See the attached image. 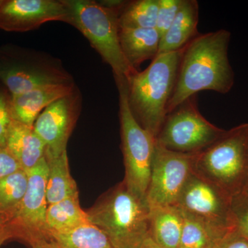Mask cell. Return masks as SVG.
<instances>
[{"label":"cell","mask_w":248,"mask_h":248,"mask_svg":"<svg viewBox=\"0 0 248 248\" xmlns=\"http://www.w3.org/2000/svg\"><path fill=\"white\" fill-rule=\"evenodd\" d=\"M192 171L231 197L248 183V123L226 130L203 151L193 155Z\"/></svg>","instance_id":"4"},{"label":"cell","mask_w":248,"mask_h":248,"mask_svg":"<svg viewBox=\"0 0 248 248\" xmlns=\"http://www.w3.org/2000/svg\"><path fill=\"white\" fill-rule=\"evenodd\" d=\"M22 170L6 147H0V179Z\"/></svg>","instance_id":"28"},{"label":"cell","mask_w":248,"mask_h":248,"mask_svg":"<svg viewBox=\"0 0 248 248\" xmlns=\"http://www.w3.org/2000/svg\"><path fill=\"white\" fill-rule=\"evenodd\" d=\"M184 48L159 54L144 71L126 80L129 107L140 125L156 139L167 116V106Z\"/></svg>","instance_id":"2"},{"label":"cell","mask_w":248,"mask_h":248,"mask_svg":"<svg viewBox=\"0 0 248 248\" xmlns=\"http://www.w3.org/2000/svg\"><path fill=\"white\" fill-rule=\"evenodd\" d=\"M76 85L45 86L17 95H11L12 120L33 126L42 111L59 99L71 94Z\"/></svg>","instance_id":"14"},{"label":"cell","mask_w":248,"mask_h":248,"mask_svg":"<svg viewBox=\"0 0 248 248\" xmlns=\"http://www.w3.org/2000/svg\"><path fill=\"white\" fill-rule=\"evenodd\" d=\"M6 148L26 172L45 157V143L36 134L33 126L14 120L8 130Z\"/></svg>","instance_id":"15"},{"label":"cell","mask_w":248,"mask_h":248,"mask_svg":"<svg viewBox=\"0 0 248 248\" xmlns=\"http://www.w3.org/2000/svg\"><path fill=\"white\" fill-rule=\"evenodd\" d=\"M201 114L192 96L166 116L155 142L169 151L196 154L226 133Z\"/></svg>","instance_id":"7"},{"label":"cell","mask_w":248,"mask_h":248,"mask_svg":"<svg viewBox=\"0 0 248 248\" xmlns=\"http://www.w3.org/2000/svg\"><path fill=\"white\" fill-rule=\"evenodd\" d=\"M141 248H162L160 247V246H158L155 244L154 241H153L151 239V238L148 236L147 238L146 241H145L144 244H143V246H142Z\"/></svg>","instance_id":"32"},{"label":"cell","mask_w":248,"mask_h":248,"mask_svg":"<svg viewBox=\"0 0 248 248\" xmlns=\"http://www.w3.org/2000/svg\"><path fill=\"white\" fill-rule=\"evenodd\" d=\"M150 207L148 236L162 248H179L184 224L182 211L176 205Z\"/></svg>","instance_id":"17"},{"label":"cell","mask_w":248,"mask_h":248,"mask_svg":"<svg viewBox=\"0 0 248 248\" xmlns=\"http://www.w3.org/2000/svg\"><path fill=\"white\" fill-rule=\"evenodd\" d=\"M231 37V32L221 29L200 34L186 46L167 115L201 91L226 94L231 91L234 73L228 59Z\"/></svg>","instance_id":"1"},{"label":"cell","mask_w":248,"mask_h":248,"mask_svg":"<svg viewBox=\"0 0 248 248\" xmlns=\"http://www.w3.org/2000/svg\"><path fill=\"white\" fill-rule=\"evenodd\" d=\"M175 205L184 215L220 236L236 231L231 196L193 172Z\"/></svg>","instance_id":"8"},{"label":"cell","mask_w":248,"mask_h":248,"mask_svg":"<svg viewBox=\"0 0 248 248\" xmlns=\"http://www.w3.org/2000/svg\"><path fill=\"white\" fill-rule=\"evenodd\" d=\"M149 213L146 198L124 181L87 211L90 223L105 234L113 248H141L149 233Z\"/></svg>","instance_id":"3"},{"label":"cell","mask_w":248,"mask_h":248,"mask_svg":"<svg viewBox=\"0 0 248 248\" xmlns=\"http://www.w3.org/2000/svg\"><path fill=\"white\" fill-rule=\"evenodd\" d=\"M159 0L124 1L119 10L120 29H153L156 27Z\"/></svg>","instance_id":"22"},{"label":"cell","mask_w":248,"mask_h":248,"mask_svg":"<svg viewBox=\"0 0 248 248\" xmlns=\"http://www.w3.org/2000/svg\"><path fill=\"white\" fill-rule=\"evenodd\" d=\"M183 216L184 224L179 248H213L228 236H220L193 218L184 214Z\"/></svg>","instance_id":"24"},{"label":"cell","mask_w":248,"mask_h":248,"mask_svg":"<svg viewBox=\"0 0 248 248\" xmlns=\"http://www.w3.org/2000/svg\"><path fill=\"white\" fill-rule=\"evenodd\" d=\"M32 248H59L58 245L52 239H41L31 244Z\"/></svg>","instance_id":"30"},{"label":"cell","mask_w":248,"mask_h":248,"mask_svg":"<svg viewBox=\"0 0 248 248\" xmlns=\"http://www.w3.org/2000/svg\"><path fill=\"white\" fill-rule=\"evenodd\" d=\"M27 185V173L23 170L0 179V226L14 218Z\"/></svg>","instance_id":"21"},{"label":"cell","mask_w":248,"mask_h":248,"mask_svg":"<svg viewBox=\"0 0 248 248\" xmlns=\"http://www.w3.org/2000/svg\"><path fill=\"white\" fill-rule=\"evenodd\" d=\"M46 159L48 168L46 186L48 205L79 196L76 182L70 172L67 152Z\"/></svg>","instance_id":"20"},{"label":"cell","mask_w":248,"mask_h":248,"mask_svg":"<svg viewBox=\"0 0 248 248\" xmlns=\"http://www.w3.org/2000/svg\"><path fill=\"white\" fill-rule=\"evenodd\" d=\"M82 108V97L78 86L42 111L33 125L45 145V157H55L66 151L67 143Z\"/></svg>","instance_id":"11"},{"label":"cell","mask_w":248,"mask_h":248,"mask_svg":"<svg viewBox=\"0 0 248 248\" xmlns=\"http://www.w3.org/2000/svg\"><path fill=\"white\" fill-rule=\"evenodd\" d=\"M119 35L124 57L134 69L157 56L161 37L155 28L120 29Z\"/></svg>","instance_id":"18"},{"label":"cell","mask_w":248,"mask_h":248,"mask_svg":"<svg viewBox=\"0 0 248 248\" xmlns=\"http://www.w3.org/2000/svg\"><path fill=\"white\" fill-rule=\"evenodd\" d=\"M115 81L120 93L121 139L125 166L124 182L130 190L146 198L155 139L142 128L132 113L128 104L126 79Z\"/></svg>","instance_id":"6"},{"label":"cell","mask_w":248,"mask_h":248,"mask_svg":"<svg viewBox=\"0 0 248 248\" xmlns=\"http://www.w3.org/2000/svg\"><path fill=\"white\" fill-rule=\"evenodd\" d=\"M213 248H248V241L234 231L221 240Z\"/></svg>","instance_id":"29"},{"label":"cell","mask_w":248,"mask_h":248,"mask_svg":"<svg viewBox=\"0 0 248 248\" xmlns=\"http://www.w3.org/2000/svg\"><path fill=\"white\" fill-rule=\"evenodd\" d=\"M63 1L68 11L66 23L78 29L89 41L111 67L115 80H127L138 71L129 65L121 48L118 16L124 3L119 7H111L104 1Z\"/></svg>","instance_id":"5"},{"label":"cell","mask_w":248,"mask_h":248,"mask_svg":"<svg viewBox=\"0 0 248 248\" xmlns=\"http://www.w3.org/2000/svg\"><path fill=\"white\" fill-rule=\"evenodd\" d=\"M13 236L9 228L6 226H0V246L6 240L12 238Z\"/></svg>","instance_id":"31"},{"label":"cell","mask_w":248,"mask_h":248,"mask_svg":"<svg viewBox=\"0 0 248 248\" xmlns=\"http://www.w3.org/2000/svg\"><path fill=\"white\" fill-rule=\"evenodd\" d=\"M27 173V190L14 218L5 226L13 237L21 238L32 244L39 240L52 239L46 224L48 168L46 158Z\"/></svg>","instance_id":"9"},{"label":"cell","mask_w":248,"mask_h":248,"mask_svg":"<svg viewBox=\"0 0 248 248\" xmlns=\"http://www.w3.org/2000/svg\"><path fill=\"white\" fill-rule=\"evenodd\" d=\"M89 223L87 212L80 206L79 196L48 205L46 224L50 235L67 232Z\"/></svg>","instance_id":"19"},{"label":"cell","mask_w":248,"mask_h":248,"mask_svg":"<svg viewBox=\"0 0 248 248\" xmlns=\"http://www.w3.org/2000/svg\"><path fill=\"white\" fill-rule=\"evenodd\" d=\"M232 211L236 231L248 241V189L232 197Z\"/></svg>","instance_id":"25"},{"label":"cell","mask_w":248,"mask_h":248,"mask_svg":"<svg viewBox=\"0 0 248 248\" xmlns=\"http://www.w3.org/2000/svg\"><path fill=\"white\" fill-rule=\"evenodd\" d=\"M183 0H159L157 19L155 29L160 37L167 32L180 9Z\"/></svg>","instance_id":"26"},{"label":"cell","mask_w":248,"mask_h":248,"mask_svg":"<svg viewBox=\"0 0 248 248\" xmlns=\"http://www.w3.org/2000/svg\"><path fill=\"white\" fill-rule=\"evenodd\" d=\"M12 121L11 113V95L0 89V147H6V136Z\"/></svg>","instance_id":"27"},{"label":"cell","mask_w":248,"mask_h":248,"mask_svg":"<svg viewBox=\"0 0 248 248\" xmlns=\"http://www.w3.org/2000/svg\"><path fill=\"white\" fill-rule=\"evenodd\" d=\"M199 13L198 1L183 0L172 25L160 40L158 55L182 50L200 35Z\"/></svg>","instance_id":"16"},{"label":"cell","mask_w":248,"mask_h":248,"mask_svg":"<svg viewBox=\"0 0 248 248\" xmlns=\"http://www.w3.org/2000/svg\"><path fill=\"white\" fill-rule=\"evenodd\" d=\"M245 189H248V185H247V186H246V188H245Z\"/></svg>","instance_id":"33"},{"label":"cell","mask_w":248,"mask_h":248,"mask_svg":"<svg viewBox=\"0 0 248 248\" xmlns=\"http://www.w3.org/2000/svg\"><path fill=\"white\" fill-rule=\"evenodd\" d=\"M63 0H0V29L9 32L35 30L51 21L66 22Z\"/></svg>","instance_id":"12"},{"label":"cell","mask_w":248,"mask_h":248,"mask_svg":"<svg viewBox=\"0 0 248 248\" xmlns=\"http://www.w3.org/2000/svg\"><path fill=\"white\" fill-rule=\"evenodd\" d=\"M0 80L11 95L45 86L74 84L71 75L60 64L45 60L0 67Z\"/></svg>","instance_id":"13"},{"label":"cell","mask_w":248,"mask_h":248,"mask_svg":"<svg viewBox=\"0 0 248 248\" xmlns=\"http://www.w3.org/2000/svg\"><path fill=\"white\" fill-rule=\"evenodd\" d=\"M51 236L59 248H113L105 234L91 223Z\"/></svg>","instance_id":"23"},{"label":"cell","mask_w":248,"mask_h":248,"mask_svg":"<svg viewBox=\"0 0 248 248\" xmlns=\"http://www.w3.org/2000/svg\"><path fill=\"white\" fill-rule=\"evenodd\" d=\"M193 155L169 151L155 142L151 179L146 193L149 206L175 205L193 172Z\"/></svg>","instance_id":"10"}]
</instances>
